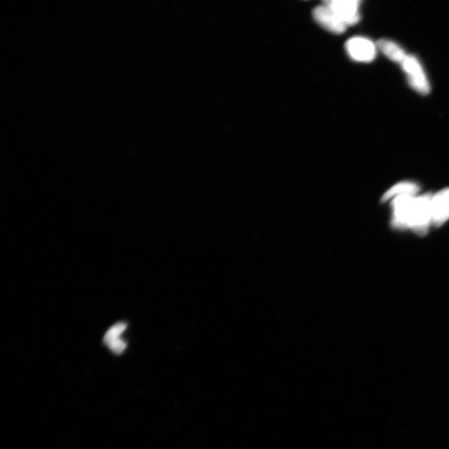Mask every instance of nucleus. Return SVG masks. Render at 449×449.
Instances as JSON below:
<instances>
[{
    "label": "nucleus",
    "instance_id": "1",
    "mask_svg": "<svg viewBox=\"0 0 449 449\" xmlns=\"http://www.w3.org/2000/svg\"><path fill=\"white\" fill-rule=\"evenodd\" d=\"M432 195H406L393 199V226L411 228L417 234L425 235L432 223Z\"/></svg>",
    "mask_w": 449,
    "mask_h": 449
},
{
    "label": "nucleus",
    "instance_id": "2",
    "mask_svg": "<svg viewBox=\"0 0 449 449\" xmlns=\"http://www.w3.org/2000/svg\"><path fill=\"white\" fill-rule=\"evenodd\" d=\"M401 65L410 86L419 93L428 94L430 84L420 60L414 55H407Z\"/></svg>",
    "mask_w": 449,
    "mask_h": 449
},
{
    "label": "nucleus",
    "instance_id": "3",
    "mask_svg": "<svg viewBox=\"0 0 449 449\" xmlns=\"http://www.w3.org/2000/svg\"><path fill=\"white\" fill-rule=\"evenodd\" d=\"M376 45L371 40L363 37L350 39L347 43L348 55L353 60L369 62L375 60L377 55Z\"/></svg>",
    "mask_w": 449,
    "mask_h": 449
},
{
    "label": "nucleus",
    "instance_id": "4",
    "mask_svg": "<svg viewBox=\"0 0 449 449\" xmlns=\"http://www.w3.org/2000/svg\"><path fill=\"white\" fill-rule=\"evenodd\" d=\"M347 27L357 24L361 19L358 0H330L325 2Z\"/></svg>",
    "mask_w": 449,
    "mask_h": 449
},
{
    "label": "nucleus",
    "instance_id": "5",
    "mask_svg": "<svg viewBox=\"0 0 449 449\" xmlns=\"http://www.w3.org/2000/svg\"><path fill=\"white\" fill-rule=\"evenodd\" d=\"M313 16L319 24L332 33L342 34L347 30V26L325 4L314 8Z\"/></svg>",
    "mask_w": 449,
    "mask_h": 449
},
{
    "label": "nucleus",
    "instance_id": "6",
    "mask_svg": "<svg viewBox=\"0 0 449 449\" xmlns=\"http://www.w3.org/2000/svg\"><path fill=\"white\" fill-rule=\"evenodd\" d=\"M432 224L442 226L449 219V187L436 193L431 199Z\"/></svg>",
    "mask_w": 449,
    "mask_h": 449
},
{
    "label": "nucleus",
    "instance_id": "7",
    "mask_svg": "<svg viewBox=\"0 0 449 449\" xmlns=\"http://www.w3.org/2000/svg\"><path fill=\"white\" fill-rule=\"evenodd\" d=\"M126 329H127V325L125 323H119L107 331L103 340L112 352L121 354L124 351L127 344L122 339V335Z\"/></svg>",
    "mask_w": 449,
    "mask_h": 449
},
{
    "label": "nucleus",
    "instance_id": "8",
    "mask_svg": "<svg viewBox=\"0 0 449 449\" xmlns=\"http://www.w3.org/2000/svg\"><path fill=\"white\" fill-rule=\"evenodd\" d=\"M377 47L386 57H388L390 60L394 62L402 64V62L407 57L406 53L404 52L403 49L398 43L389 39L380 40Z\"/></svg>",
    "mask_w": 449,
    "mask_h": 449
},
{
    "label": "nucleus",
    "instance_id": "9",
    "mask_svg": "<svg viewBox=\"0 0 449 449\" xmlns=\"http://www.w3.org/2000/svg\"><path fill=\"white\" fill-rule=\"evenodd\" d=\"M420 187L415 182H401L393 186L390 189L384 193L383 201L394 199L395 197L406 195H416L419 192Z\"/></svg>",
    "mask_w": 449,
    "mask_h": 449
}]
</instances>
